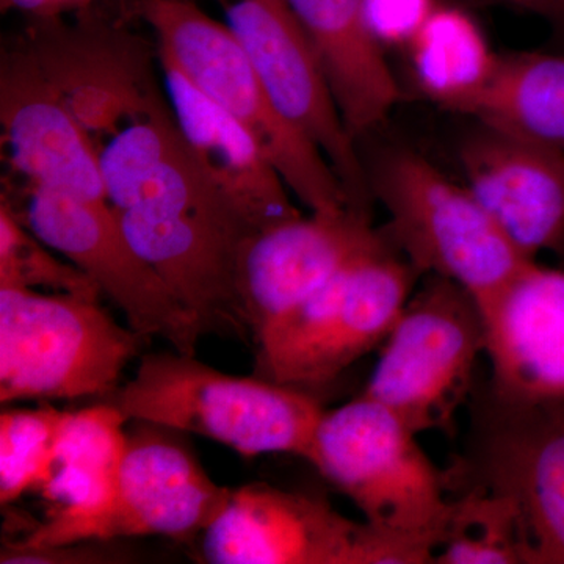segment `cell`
Returning <instances> with one entry per match:
<instances>
[{
	"mask_svg": "<svg viewBox=\"0 0 564 564\" xmlns=\"http://www.w3.org/2000/svg\"><path fill=\"white\" fill-rule=\"evenodd\" d=\"M14 212L40 240L96 282L133 332L196 355L202 326L132 247L109 203L80 202L28 185L24 206Z\"/></svg>",
	"mask_w": 564,
	"mask_h": 564,
	"instance_id": "9c48e42d",
	"label": "cell"
},
{
	"mask_svg": "<svg viewBox=\"0 0 564 564\" xmlns=\"http://www.w3.org/2000/svg\"><path fill=\"white\" fill-rule=\"evenodd\" d=\"M458 113L564 151V54L507 52Z\"/></svg>",
	"mask_w": 564,
	"mask_h": 564,
	"instance_id": "603a6c76",
	"label": "cell"
},
{
	"mask_svg": "<svg viewBox=\"0 0 564 564\" xmlns=\"http://www.w3.org/2000/svg\"><path fill=\"white\" fill-rule=\"evenodd\" d=\"M214 564H429L434 555L345 518L310 494L265 484L231 489L202 533Z\"/></svg>",
	"mask_w": 564,
	"mask_h": 564,
	"instance_id": "ba28073f",
	"label": "cell"
},
{
	"mask_svg": "<svg viewBox=\"0 0 564 564\" xmlns=\"http://www.w3.org/2000/svg\"><path fill=\"white\" fill-rule=\"evenodd\" d=\"M144 423L128 433L113 500L90 527L88 541L202 536L231 488L215 484L176 432Z\"/></svg>",
	"mask_w": 564,
	"mask_h": 564,
	"instance_id": "5bb4252c",
	"label": "cell"
},
{
	"mask_svg": "<svg viewBox=\"0 0 564 564\" xmlns=\"http://www.w3.org/2000/svg\"><path fill=\"white\" fill-rule=\"evenodd\" d=\"M276 109L317 144L348 202L370 212L367 166L348 131L313 44L285 0H217Z\"/></svg>",
	"mask_w": 564,
	"mask_h": 564,
	"instance_id": "30bf717a",
	"label": "cell"
},
{
	"mask_svg": "<svg viewBox=\"0 0 564 564\" xmlns=\"http://www.w3.org/2000/svg\"><path fill=\"white\" fill-rule=\"evenodd\" d=\"M113 210L129 242L195 315L204 334L251 337L237 293L245 237L195 215Z\"/></svg>",
	"mask_w": 564,
	"mask_h": 564,
	"instance_id": "d6986e66",
	"label": "cell"
},
{
	"mask_svg": "<svg viewBox=\"0 0 564 564\" xmlns=\"http://www.w3.org/2000/svg\"><path fill=\"white\" fill-rule=\"evenodd\" d=\"M381 240L370 212L355 207L311 212L248 237L237 262V293L252 343Z\"/></svg>",
	"mask_w": 564,
	"mask_h": 564,
	"instance_id": "4fadbf2b",
	"label": "cell"
},
{
	"mask_svg": "<svg viewBox=\"0 0 564 564\" xmlns=\"http://www.w3.org/2000/svg\"><path fill=\"white\" fill-rule=\"evenodd\" d=\"M20 220L2 196L0 204V288L46 289L52 293L99 300L102 295L79 267L58 258Z\"/></svg>",
	"mask_w": 564,
	"mask_h": 564,
	"instance_id": "484cf974",
	"label": "cell"
},
{
	"mask_svg": "<svg viewBox=\"0 0 564 564\" xmlns=\"http://www.w3.org/2000/svg\"><path fill=\"white\" fill-rule=\"evenodd\" d=\"M95 0H0V9L21 11L32 20L62 17L66 11L87 10Z\"/></svg>",
	"mask_w": 564,
	"mask_h": 564,
	"instance_id": "f1b7e54d",
	"label": "cell"
},
{
	"mask_svg": "<svg viewBox=\"0 0 564 564\" xmlns=\"http://www.w3.org/2000/svg\"><path fill=\"white\" fill-rule=\"evenodd\" d=\"M410 426L366 395L325 411L307 463L378 532L436 554L454 500Z\"/></svg>",
	"mask_w": 564,
	"mask_h": 564,
	"instance_id": "7a4b0ae2",
	"label": "cell"
},
{
	"mask_svg": "<svg viewBox=\"0 0 564 564\" xmlns=\"http://www.w3.org/2000/svg\"><path fill=\"white\" fill-rule=\"evenodd\" d=\"M128 422L107 402L76 413L66 411L50 474L36 489L52 505L50 513L10 549L46 551L87 543L93 522L113 500L128 445Z\"/></svg>",
	"mask_w": 564,
	"mask_h": 564,
	"instance_id": "ffe728a7",
	"label": "cell"
},
{
	"mask_svg": "<svg viewBox=\"0 0 564 564\" xmlns=\"http://www.w3.org/2000/svg\"><path fill=\"white\" fill-rule=\"evenodd\" d=\"M99 165L113 209L195 215L245 239L254 234L212 184L165 99L109 137L99 147Z\"/></svg>",
	"mask_w": 564,
	"mask_h": 564,
	"instance_id": "2e32d148",
	"label": "cell"
},
{
	"mask_svg": "<svg viewBox=\"0 0 564 564\" xmlns=\"http://www.w3.org/2000/svg\"><path fill=\"white\" fill-rule=\"evenodd\" d=\"M166 95L182 135L212 181L261 232L302 217L289 188L250 132L204 96L170 58L159 54Z\"/></svg>",
	"mask_w": 564,
	"mask_h": 564,
	"instance_id": "44dd1931",
	"label": "cell"
},
{
	"mask_svg": "<svg viewBox=\"0 0 564 564\" xmlns=\"http://www.w3.org/2000/svg\"><path fill=\"white\" fill-rule=\"evenodd\" d=\"M489 392L518 404L564 400V270L527 263L502 291L478 304Z\"/></svg>",
	"mask_w": 564,
	"mask_h": 564,
	"instance_id": "ac0fdd59",
	"label": "cell"
},
{
	"mask_svg": "<svg viewBox=\"0 0 564 564\" xmlns=\"http://www.w3.org/2000/svg\"><path fill=\"white\" fill-rule=\"evenodd\" d=\"M437 6V0H366V18L381 46L406 47Z\"/></svg>",
	"mask_w": 564,
	"mask_h": 564,
	"instance_id": "83f0119b",
	"label": "cell"
},
{
	"mask_svg": "<svg viewBox=\"0 0 564 564\" xmlns=\"http://www.w3.org/2000/svg\"><path fill=\"white\" fill-rule=\"evenodd\" d=\"M421 273L383 240L256 343V375L310 392L381 347Z\"/></svg>",
	"mask_w": 564,
	"mask_h": 564,
	"instance_id": "8992f818",
	"label": "cell"
},
{
	"mask_svg": "<svg viewBox=\"0 0 564 564\" xmlns=\"http://www.w3.org/2000/svg\"><path fill=\"white\" fill-rule=\"evenodd\" d=\"M469 2H470V0H469Z\"/></svg>",
	"mask_w": 564,
	"mask_h": 564,
	"instance_id": "4dcf8cb0",
	"label": "cell"
},
{
	"mask_svg": "<svg viewBox=\"0 0 564 564\" xmlns=\"http://www.w3.org/2000/svg\"><path fill=\"white\" fill-rule=\"evenodd\" d=\"M480 3H503L543 18L552 25L556 35L564 40V0H470Z\"/></svg>",
	"mask_w": 564,
	"mask_h": 564,
	"instance_id": "f546056e",
	"label": "cell"
},
{
	"mask_svg": "<svg viewBox=\"0 0 564 564\" xmlns=\"http://www.w3.org/2000/svg\"><path fill=\"white\" fill-rule=\"evenodd\" d=\"M88 10V9H87ZM32 20L25 46L93 139H109L162 101L144 41L88 13Z\"/></svg>",
	"mask_w": 564,
	"mask_h": 564,
	"instance_id": "8fae6325",
	"label": "cell"
},
{
	"mask_svg": "<svg viewBox=\"0 0 564 564\" xmlns=\"http://www.w3.org/2000/svg\"><path fill=\"white\" fill-rule=\"evenodd\" d=\"M370 193L384 207L381 232L421 273L456 282L478 304L502 291L527 263L466 184L448 180L408 148H392L367 166Z\"/></svg>",
	"mask_w": 564,
	"mask_h": 564,
	"instance_id": "3957f363",
	"label": "cell"
},
{
	"mask_svg": "<svg viewBox=\"0 0 564 564\" xmlns=\"http://www.w3.org/2000/svg\"><path fill=\"white\" fill-rule=\"evenodd\" d=\"M137 11L158 36L159 54L251 133L304 207L313 214L351 207L333 166L276 109L228 25L192 0H139Z\"/></svg>",
	"mask_w": 564,
	"mask_h": 564,
	"instance_id": "277c9868",
	"label": "cell"
},
{
	"mask_svg": "<svg viewBox=\"0 0 564 564\" xmlns=\"http://www.w3.org/2000/svg\"><path fill=\"white\" fill-rule=\"evenodd\" d=\"M147 340L99 300L0 288V402L109 399Z\"/></svg>",
	"mask_w": 564,
	"mask_h": 564,
	"instance_id": "5b68a950",
	"label": "cell"
},
{
	"mask_svg": "<svg viewBox=\"0 0 564 564\" xmlns=\"http://www.w3.org/2000/svg\"><path fill=\"white\" fill-rule=\"evenodd\" d=\"M470 467L475 485L518 507L530 564H564V400L518 404L489 392Z\"/></svg>",
	"mask_w": 564,
	"mask_h": 564,
	"instance_id": "7c38bea8",
	"label": "cell"
},
{
	"mask_svg": "<svg viewBox=\"0 0 564 564\" xmlns=\"http://www.w3.org/2000/svg\"><path fill=\"white\" fill-rule=\"evenodd\" d=\"M481 352L485 325L474 296L429 274L381 345L362 395L384 404L415 434L445 432L473 392Z\"/></svg>",
	"mask_w": 564,
	"mask_h": 564,
	"instance_id": "52a82bcc",
	"label": "cell"
},
{
	"mask_svg": "<svg viewBox=\"0 0 564 564\" xmlns=\"http://www.w3.org/2000/svg\"><path fill=\"white\" fill-rule=\"evenodd\" d=\"M436 564H530L521 513L510 497L474 485L454 499Z\"/></svg>",
	"mask_w": 564,
	"mask_h": 564,
	"instance_id": "d4e9b609",
	"label": "cell"
},
{
	"mask_svg": "<svg viewBox=\"0 0 564 564\" xmlns=\"http://www.w3.org/2000/svg\"><path fill=\"white\" fill-rule=\"evenodd\" d=\"M107 403L147 422L226 445L242 456L310 458L323 410L313 393L258 377H234L177 350L141 356Z\"/></svg>",
	"mask_w": 564,
	"mask_h": 564,
	"instance_id": "6da1fadb",
	"label": "cell"
},
{
	"mask_svg": "<svg viewBox=\"0 0 564 564\" xmlns=\"http://www.w3.org/2000/svg\"><path fill=\"white\" fill-rule=\"evenodd\" d=\"M404 50L410 52L421 90L455 113L484 87L499 55L469 13L444 3L433 10Z\"/></svg>",
	"mask_w": 564,
	"mask_h": 564,
	"instance_id": "cb8c5ba5",
	"label": "cell"
},
{
	"mask_svg": "<svg viewBox=\"0 0 564 564\" xmlns=\"http://www.w3.org/2000/svg\"><path fill=\"white\" fill-rule=\"evenodd\" d=\"M0 126L10 165L28 185L80 202L109 203L99 147L25 44L0 57Z\"/></svg>",
	"mask_w": 564,
	"mask_h": 564,
	"instance_id": "9a60e30c",
	"label": "cell"
},
{
	"mask_svg": "<svg viewBox=\"0 0 564 564\" xmlns=\"http://www.w3.org/2000/svg\"><path fill=\"white\" fill-rule=\"evenodd\" d=\"M66 411L7 410L0 415V503L39 489L50 474Z\"/></svg>",
	"mask_w": 564,
	"mask_h": 564,
	"instance_id": "4316f807",
	"label": "cell"
},
{
	"mask_svg": "<svg viewBox=\"0 0 564 564\" xmlns=\"http://www.w3.org/2000/svg\"><path fill=\"white\" fill-rule=\"evenodd\" d=\"M458 159L464 184L527 258L564 251V151L475 121Z\"/></svg>",
	"mask_w": 564,
	"mask_h": 564,
	"instance_id": "e0dca14e",
	"label": "cell"
},
{
	"mask_svg": "<svg viewBox=\"0 0 564 564\" xmlns=\"http://www.w3.org/2000/svg\"><path fill=\"white\" fill-rule=\"evenodd\" d=\"M313 44L356 140L383 124L400 90L384 47L366 18V0H285Z\"/></svg>",
	"mask_w": 564,
	"mask_h": 564,
	"instance_id": "7402d4cb",
	"label": "cell"
}]
</instances>
